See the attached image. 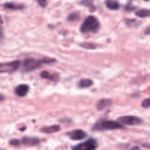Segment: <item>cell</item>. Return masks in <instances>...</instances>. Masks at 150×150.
<instances>
[{"label":"cell","instance_id":"1","mask_svg":"<svg viewBox=\"0 0 150 150\" xmlns=\"http://www.w3.org/2000/svg\"><path fill=\"white\" fill-rule=\"evenodd\" d=\"M124 128L125 127L122 125L113 120H102L98 122L93 127L94 130H112Z\"/></svg>","mask_w":150,"mask_h":150},{"label":"cell","instance_id":"2","mask_svg":"<svg viewBox=\"0 0 150 150\" xmlns=\"http://www.w3.org/2000/svg\"><path fill=\"white\" fill-rule=\"evenodd\" d=\"M100 28V23L98 19L93 16H89L85 19L81 26V32L83 33L86 32H97Z\"/></svg>","mask_w":150,"mask_h":150},{"label":"cell","instance_id":"3","mask_svg":"<svg viewBox=\"0 0 150 150\" xmlns=\"http://www.w3.org/2000/svg\"><path fill=\"white\" fill-rule=\"evenodd\" d=\"M51 62H55V59H42L38 60L35 59L29 58L23 61V69L26 72H30L35 70L39 67L43 63H51Z\"/></svg>","mask_w":150,"mask_h":150},{"label":"cell","instance_id":"4","mask_svg":"<svg viewBox=\"0 0 150 150\" xmlns=\"http://www.w3.org/2000/svg\"><path fill=\"white\" fill-rule=\"evenodd\" d=\"M20 61H13L7 63H0V73H13L19 68Z\"/></svg>","mask_w":150,"mask_h":150},{"label":"cell","instance_id":"5","mask_svg":"<svg viewBox=\"0 0 150 150\" xmlns=\"http://www.w3.org/2000/svg\"><path fill=\"white\" fill-rule=\"evenodd\" d=\"M98 147V142L94 139H90L86 142L79 144L73 146V150H95Z\"/></svg>","mask_w":150,"mask_h":150},{"label":"cell","instance_id":"6","mask_svg":"<svg viewBox=\"0 0 150 150\" xmlns=\"http://www.w3.org/2000/svg\"><path fill=\"white\" fill-rule=\"evenodd\" d=\"M119 122L121 124L127 125H138L142 123V120L140 118L134 116H124L119 118Z\"/></svg>","mask_w":150,"mask_h":150},{"label":"cell","instance_id":"7","mask_svg":"<svg viewBox=\"0 0 150 150\" xmlns=\"http://www.w3.org/2000/svg\"><path fill=\"white\" fill-rule=\"evenodd\" d=\"M69 137L72 139V140L78 141V140H82V139H85L86 137V133H85L83 130L78 129V130H74L73 131L67 133Z\"/></svg>","mask_w":150,"mask_h":150},{"label":"cell","instance_id":"8","mask_svg":"<svg viewBox=\"0 0 150 150\" xmlns=\"http://www.w3.org/2000/svg\"><path fill=\"white\" fill-rule=\"evenodd\" d=\"M29 91V86L26 84H21L16 86L15 92L19 97H24L27 95Z\"/></svg>","mask_w":150,"mask_h":150},{"label":"cell","instance_id":"9","mask_svg":"<svg viewBox=\"0 0 150 150\" xmlns=\"http://www.w3.org/2000/svg\"><path fill=\"white\" fill-rule=\"evenodd\" d=\"M40 143L39 139L37 138H32V137H24L22 139V144L26 146H36Z\"/></svg>","mask_w":150,"mask_h":150},{"label":"cell","instance_id":"10","mask_svg":"<svg viewBox=\"0 0 150 150\" xmlns=\"http://www.w3.org/2000/svg\"><path fill=\"white\" fill-rule=\"evenodd\" d=\"M111 103H112V101L110 99H102L98 101V103H97V108L99 111L105 109V108L111 105Z\"/></svg>","mask_w":150,"mask_h":150},{"label":"cell","instance_id":"11","mask_svg":"<svg viewBox=\"0 0 150 150\" xmlns=\"http://www.w3.org/2000/svg\"><path fill=\"white\" fill-rule=\"evenodd\" d=\"M60 126L57 125H54L48 126V127H43L41 128L40 131L45 133H54L56 132H58L60 130Z\"/></svg>","mask_w":150,"mask_h":150},{"label":"cell","instance_id":"12","mask_svg":"<svg viewBox=\"0 0 150 150\" xmlns=\"http://www.w3.org/2000/svg\"><path fill=\"white\" fill-rule=\"evenodd\" d=\"M105 4L106 7L111 10H116L120 8V3L117 0H106Z\"/></svg>","mask_w":150,"mask_h":150},{"label":"cell","instance_id":"13","mask_svg":"<svg viewBox=\"0 0 150 150\" xmlns=\"http://www.w3.org/2000/svg\"><path fill=\"white\" fill-rule=\"evenodd\" d=\"M4 7L5 9H8V10H21V9H23L24 6L23 4H16V3L13 2H7L5 3L4 4Z\"/></svg>","mask_w":150,"mask_h":150},{"label":"cell","instance_id":"14","mask_svg":"<svg viewBox=\"0 0 150 150\" xmlns=\"http://www.w3.org/2000/svg\"><path fill=\"white\" fill-rule=\"evenodd\" d=\"M93 84V81L90 79H82L80 81L79 83V86L81 88H88Z\"/></svg>","mask_w":150,"mask_h":150},{"label":"cell","instance_id":"15","mask_svg":"<svg viewBox=\"0 0 150 150\" xmlns=\"http://www.w3.org/2000/svg\"><path fill=\"white\" fill-rule=\"evenodd\" d=\"M136 15L140 18H146L149 16V9H142L136 13Z\"/></svg>","mask_w":150,"mask_h":150},{"label":"cell","instance_id":"16","mask_svg":"<svg viewBox=\"0 0 150 150\" xmlns=\"http://www.w3.org/2000/svg\"><path fill=\"white\" fill-rule=\"evenodd\" d=\"M41 77L43 78V79H50V80H53V81H55L56 79L54 78V76L49 73L47 71H42L40 74Z\"/></svg>","mask_w":150,"mask_h":150},{"label":"cell","instance_id":"17","mask_svg":"<svg viewBox=\"0 0 150 150\" xmlns=\"http://www.w3.org/2000/svg\"><path fill=\"white\" fill-rule=\"evenodd\" d=\"M79 18V13H73L68 16V18H67V20L70 21H73L77 20Z\"/></svg>","mask_w":150,"mask_h":150},{"label":"cell","instance_id":"18","mask_svg":"<svg viewBox=\"0 0 150 150\" xmlns=\"http://www.w3.org/2000/svg\"><path fill=\"white\" fill-rule=\"evenodd\" d=\"M81 46L83 47V48H87V49H94L95 48V45L92 43H88V42H85V43L81 44Z\"/></svg>","mask_w":150,"mask_h":150},{"label":"cell","instance_id":"19","mask_svg":"<svg viewBox=\"0 0 150 150\" xmlns=\"http://www.w3.org/2000/svg\"><path fill=\"white\" fill-rule=\"evenodd\" d=\"M142 107H144V108H149V105H150V99L149 98H146V100H144L142 102Z\"/></svg>","mask_w":150,"mask_h":150},{"label":"cell","instance_id":"20","mask_svg":"<svg viewBox=\"0 0 150 150\" xmlns=\"http://www.w3.org/2000/svg\"><path fill=\"white\" fill-rule=\"evenodd\" d=\"M10 144L13 146H18L20 144V142L18 139H13L10 142Z\"/></svg>","mask_w":150,"mask_h":150},{"label":"cell","instance_id":"21","mask_svg":"<svg viewBox=\"0 0 150 150\" xmlns=\"http://www.w3.org/2000/svg\"><path fill=\"white\" fill-rule=\"evenodd\" d=\"M38 2L42 7H45L46 6V0H38Z\"/></svg>","mask_w":150,"mask_h":150},{"label":"cell","instance_id":"22","mask_svg":"<svg viewBox=\"0 0 150 150\" xmlns=\"http://www.w3.org/2000/svg\"><path fill=\"white\" fill-rule=\"evenodd\" d=\"M125 10H127V11H131V10H134L136 7H133L131 4H128L125 6Z\"/></svg>","mask_w":150,"mask_h":150},{"label":"cell","instance_id":"23","mask_svg":"<svg viewBox=\"0 0 150 150\" xmlns=\"http://www.w3.org/2000/svg\"><path fill=\"white\" fill-rule=\"evenodd\" d=\"M4 96H3L2 95H1V94H0V101H1V100H4Z\"/></svg>","mask_w":150,"mask_h":150},{"label":"cell","instance_id":"24","mask_svg":"<svg viewBox=\"0 0 150 150\" xmlns=\"http://www.w3.org/2000/svg\"><path fill=\"white\" fill-rule=\"evenodd\" d=\"M144 1H149V0H144Z\"/></svg>","mask_w":150,"mask_h":150}]
</instances>
